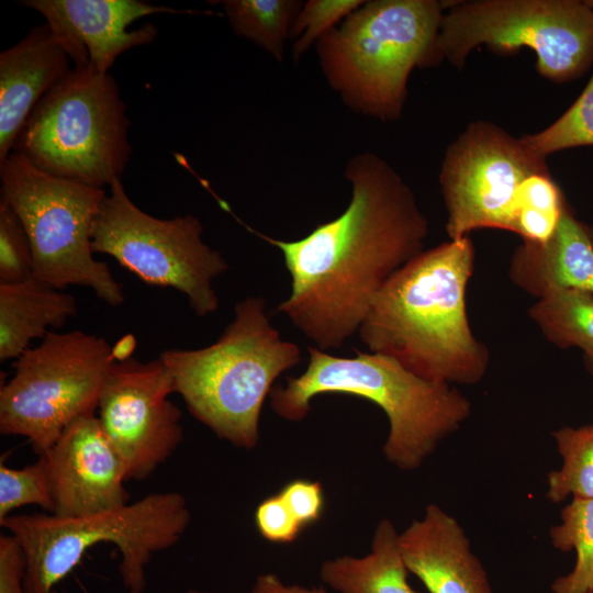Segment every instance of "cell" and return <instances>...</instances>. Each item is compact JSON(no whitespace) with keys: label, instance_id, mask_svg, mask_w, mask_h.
<instances>
[{"label":"cell","instance_id":"cell-36","mask_svg":"<svg viewBox=\"0 0 593 593\" xmlns=\"http://www.w3.org/2000/svg\"><path fill=\"white\" fill-rule=\"evenodd\" d=\"M589 230H590V234H591V237H592V240H593V225L589 226Z\"/></svg>","mask_w":593,"mask_h":593},{"label":"cell","instance_id":"cell-7","mask_svg":"<svg viewBox=\"0 0 593 593\" xmlns=\"http://www.w3.org/2000/svg\"><path fill=\"white\" fill-rule=\"evenodd\" d=\"M128 128L115 79L72 67L31 112L12 153L54 177L104 189L128 164Z\"/></svg>","mask_w":593,"mask_h":593},{"label":"cell","instance_id":"cell-2","mask_svg":"<svg viewBox=\"0 0 593 593\" xmlns=\"http://www.w3.org/2000/svg\"><path fill=\"white\" fill-rule=\"evenodd\" d=\"M475 250L469 236L423 250L384 284L359 336L371 353L433 382L472 385L484 377L488 347L472 332L467 288Z\"/></svg>","mask_w":593,"mask_h":593},{"label":"cell","instance_id":"cell-31","mask_svg":"<svg viewBox=\"0 0 593 593\" xmlns=\"http://www.w3.org/2000/svg\"><path fill=\"white\" fill-rule=\"evenodd\" d=\"M279 494L302 528L321 517L324 495L318 481L294 480L288 483Z\"/></svg>","mask_w":593,"mask_h":593},{"label":"cell","instance_id":"cell-6","mask_svg":"<svg viewBox=\"0 0 593 593\" xmlns=\"http://www.w3.org/2000/svg\"><path fill=\"white\" fill-rule=\"evenodd\" d=\"M191 519L178 492L148 494L122 507L80 517L53 514L9 515L0 525L20 542L25 556L26 593H58V583L101 542L114 544L127 593H143L154 553L175 546Z\"/></svg>","mask_w":593,"mask_h":593},{"label":"cell","instance_id":"cell-22","mask_svg":"<svg viewBox=\"0 0 593 593\" xmlns=\"http://www.w3.org/2000/svg\"><path fill=\"white\" fill-rule=\"evenodd\" d=\"M528 315L548 342L561 349L577 347L593 359V294L556 290L538 299Z\"/></svg>","mask_w":593,"mask_h":593},{"label":"cell","instance_id":"cell-21","mask_svg":"<svg viewBox=\"0 0 593 593\" xmlns=\"http://www.w3.org/2000/svg\"><path fill=\"white\" fill-rule=\"evenodd\" d=\"M232 31L282 63L294 20L303 4L300 0H223Z\"/></svg>","mask_w":593,"mask_h":593},{"label":"cell","instance_id":"cell-15","mask_svg":"<svg viewBox=\"0 0 593 593\" xmlns=\"http://www.w3.org/2000/svg\"><path fill=\"white\" fill-rule=\"evenodd\" d=\"M41 456L48 465L53 515L80 517L130 503L124 462L94 414L72 421Z\"/></svg>","mask_w":593,"mask_h":593},{"label":"cell","instance_id":"cell-26","mask_svg":"<svg viewBox=\"0 0 593 593\" xmlns=\"http://www.w3.org/2000/svg\"><path fill=\"white\" fill-rule=\"evenodd\" d=\"M27 504L38 505L51 514L54 511L48 465L44 456L22 469L0 466V519Z\"/></svg>","mask_w":593,"mask_h":593},{"label":"cell","instance_id":"cell-10","mask_svg":"<svg viewBox=\"0 0 593 593\" xmlns=\"http://www.w3.org/2000/svg\"><path fill=\"white\" fill-rule=\"evenodd\" d=\"M114 348L81 331L49 332L14 363L0 389V433L26 437L46 454L76 418L94 414Z\"/></svg>","mask_w":593,"mask_h":593},{"label":"cell","instance_id":"cell-16","mask_svg":"<svg viewBox=\"0 0 593 593\" xmlns=\"http://www.w3.org/2000/svg\"><path fill=\"white\" fill-rule=\"evenodd\" d=\"M399 548L407 571L429 593H493L466 530L437 504L399 534Z\"/></svg>","mask_w":593,"mask_h":593},{"label":"cell","instance_id":"cell-18","mask_svg":"<svg viewBox=\"0 0 593 593\" xmlns=\"http://www.w3.org/2000/svg\"><path fill=\"white\" fill-rule=\"evenodd\" d=\"M508 278L537 300L556 290L593 294V240L589 225L579 221L567 205L548 240H523L515 249Z\"/></svg>","mask_w":593,"mask_h":593},{"label":"cell","instance_id":"cell-23","mask_svg":"<svg viewBox=\"0 0 593 593\" xmlns=\"http://www.w3.org/2000/svg\"><path fill=\"white\" fill-rule=\"evenodd\" d=\"M553 548L575 552L572 570L557 578L551 593L593 592V497L572 499L560 513V522L550 527Z\"/></svg>","mask_w":593,"mask_h":593},{"label":"cell","instance_id":"cell-25","mask_svg":"<svg viewBox=\"0 0 593 593\" xmlns=\"http://www.w3.org/2000/svg\"><path fill=\"white\" fill-rule=\"evenodd\" d=\"M521 138L545 159L560 150L593 146V74L581 94L561 116L541 131Z\"/></svg>","mask_w":593,"mask_h":593},{"label":"cell","instance_id":"cell-20","mask_svg":"<svg viewBox=\"0 0 593 593\" xmlns=\"http://www.w3.org/2000/svg\"><path fill=\"white\" fill-rule=\"evenodd\" d=\"M393 523L382 518L363 557L342 556L322 563L323 583L338 593H417L407 581Z\"/></svg>","mask_w":593,"mask_h":593},{"label":"cell","instance_id":"cell-3","mask_svg":"<svg viewBox=\"0 0 593 593\" xmlns=\"http://www.w3.org/2000/svg\"><path fill=\"white\" fill-rule=\"evenodd\" d=\"M340 357L315 346L307 348L306 369L289 377L286 387L270 391L272 411L283 419L300 422L321 394H348L378 405L389 421L383 445L388 461L414 470L456 433L472 412L470 400L455 385L425 380L395 359L354 349Z\"/></svg>","mask_w":593,"mask_h":593},{"label":"cell","instance_id":"cell-9","mask_svg":"<svg viewBox=\"0 0 593 593\" xmlns=\"http://www.w3.org/2000/svg\"><path fill=\"white\" fill-rule=\"evenodd\" d=\"M481 45L499 53L529 48L540 76L572 81L593 65V8L579 0H471L445 8L439 63L461 69Z\"/></svg>","mask_w":593,"mask_h":593},{"label":"cell","instance_id":"cell-4","mask_svg":"<svg viewBox=\"0 0 593 593\" xmlns=\"http://www.w3.org/2000/svg\"><path fill=\"white\" fill-rule=\"evenodd\" d=\"M159 358L195 419L235 447L253 449L266 398L302 355L271 324L265 299L250 295L235 305L232 321L213 344L167 349Z\"/></svg>","mask_w":593,"mask_h":593},{"label":"cell","instance_id":"cell-12","mask_svg":"<svg viewBox=\"0 0 593 593\" xmlns=\"http://www.w3.org/2000/svg\"><path fill=\"white\" fill-rule=\"evenodd\" d=\"M548 171L521 137L490 121L471 122L447 147L438 176L449 239L481 228L513 232L521 184Z\"/></svg>","mask_w":593,"mask_h":593},{"label":"cell","instance_id":"cell-17","mask_svg":"<svg viewBox=\"0 0 593 593\" xmlns=\"http://www.w3.org/2000/svg\"><path fill=\"white\" fill-rule=\"evenodd\" d=\"M64 46L44 23L0 54V161L41 99L72 68Z\"/></svg>","mask_w":593,"mask_h":593},{"label":"cell","instance_id":"cell-14","mask_svg":"<svg viewBox=\"0 0 593 593\" xmlns=\"http://www.w3.org/2000/svg\"><path fill=\"white\" fill-rule=\"evenodd\" d=\"M20 3L43 15L74 67L89 66L103 74H109L124 52L156 40L158 31L150 23L128 30L134 21L152 14L200 13L141 0H25Z\"/></svg>","mask_w":593,"mask_h":593},{"label":"cell","instance_id":"cell-32","mask_svg":"<svg viewBox=\"0 0 593 593\" xmlns=\"http://www.w3.org/2000/svg\"><path fill=\"white\" fill-rule=\"evenodd\" d=\"M25 556L11 534L0 536V593H26L24 588Z\"/></svg>","mask_w":593,"mask_h":593},{"label":"cell","instance_id":"cell-34","mask_svg":"<svg viewBox=\"0 0 593 593\" xmlns=\"http://www.w3.org/2000/svg\"><path fill=\"white\" fill-rule=\"evenodd\" d=\"M584 365L590 374L593 378V359L584 358Z\"/></svg>","mask_w":593,"mask_h":593},{"label":"cell","instance_id":"cell-27","mask_svg":"<svg viewBox=\"0 0 593 593\" xmlns=\"http://www.w3.org/2000/svg\"><path fill=\"white\" fill-rule=\"evenodd\" d=\"M365 0H307L292 26L291 57L298 63L331 30L339 25Z\"/></svg>","mask_w":593,"mask_h":593},{"label":"cell","instance_id":"cell-29","mask_svg":"<svg viewBox=\"0 0 593 593\" xmlns=\"http://www.w3.org/2000/svg\"><path fill=\"white\" fill-rule=\"evenodd\" d=\"M255 522L260 535L272 542H291L302 529L280 494L258 505Z\"/></svg>","mask_w":593,"mask_h":593},{"label":"cell","instance_id":"cell-33","mask_svg":"<svg viewBox=\"0 0 593 593\" xmlns=\"http://www.w3.org/2000/svg\"><path fill=\"white\" fill-rule=\"evenodd\" d=\"M250 593H327L323 588H306L299 584H286L272 573L257 578Z\"/></svg>","mask_w":593,"mask_h":593},{"label":"cell","instance_id":"cell-24","mask_svg":"<svg viewBox=\"0 0 593 593\" xmlns=\"http://www.w3.org/2000/svg\"><path fill=\"white\" fill-rule=\"evenodd\" d=\"M562 459L560 469L547 475L546 497L552 503L593 497V424L564 426L552 432Z\"/></svg>","mask_w":593,"mask_h":593},{"label":"cell","instance_id":"cell-5","mask_svg":"<svg viewBox=\"0 0 593 593\" xmlns=\"http://www.w3.org/2000/svg\"><path fill=\"white\" fill-rule=\"evenodd\" d=\"M444 11L437 0L365 1L314 46L327 85L356 114L400 120L412 71L440 65Z\"/></svg>","mask_w":593,"mask_h":593},{"label":"cell","instance_id":"cell-11","mask_svg":"<svg viewBox=\"0 0 593 593\" xmlns=\"http://www.w3.org/2000/svg\"><path fill=\"white\" fill-rule=\"evenodd\" d=\"M202 235L203 225L195 215L155 217L141 210L116 179L96 217L91 247L93 253L113 257L144 282L181 292L203 317L219 309L213 281L230 267Z\"/></svg>","mask_w":593,"mask_h":593},{"label":"cell","instance_id":"cell-19","mask_svg":"<svg viewBox=\"0 0 593 593\" xmlns=\"http://www.w3.org/2000/svg\"><path fill=\"white\" fill-rule=\"evenodd\" d=\"M77 310L71 294L35 277L0 283V360L18 359L31 340L61 327Z\"/></svg>","mask_w":593,"mask_h":593},{"label":"cell","instance_id":"cell-8","mask_svg":"<svg viewBox=\"0 0 593 593\" xmlns=\"http://www.w3.org/2000/svg\"><path fill=\"white\" fill-rule=\"evenodd\" d=\"M1 200L18 214L33 253V277L56 289L90 288L112 306L124 301L109 266L93 257L96 217L104 189L54 177L18 153L0 161Z\"/></svg>","mask_w":593,"mask_h":593},{"label":"cell","instance_id":"cell-30","mask_svg":"<svg viewBox=\"0 0 593 593\" xmlns=\"http://www.w3.org/2000/svg\"><path fill=\"white\" fill-rule=\"evenodd\" d=\"M567 205L563 193L551 177L550 171L537 172L527 177L521 184L516 211L518 209H532L553 215H562Z\"/></svg>","mask_w":593,"mask_h":593},{"label":"cell","instance_id":"cell-37","mask_svg":"<svg viewBox=\"0 0 593 593\" xmlns=\"http://www.w3.org/2000/svg\"><path fill=\"white\" fill-rule=\"evenodd\" d=\"M593 593V592H592Z\"/></svg>","mask_w":593,"mask_h":593},{"label":"cell","instance_id":"cell-13","mask_svg":"<svg viewBox=\"0 0 593 593\" xmlns=\"http://www.w3.org/2000/svg\"><path fill=\"white\" fill-rule=\"evenodd\" d=\"M171 393L174 380L159 357L147 362L130 357L111 366L98 418L127 480L148 478L181 444V412L169 400Z\"/></svg>","mask_w":593,"mask_h":593},{"label":"cell","instance_id":"cell-35","mask_svg":"<svg viewBox=\"0 0 593 593\" xmlns=\"http://www.w3.org/2000/svg\"><path fill=\"white\" fill-rule=\"evenodd\" d=\"M187 593H209V592L200 591V590H195V589H190Z\"/></svg>","mask_w":593,"mask_h":593},{"label":"cell","instance_id":"cell-1","mask_svg":"<svg viewBox=\"0 0 593 593\" xmlns=\"http://www.w3.org/2000/svg\"><path fill=\"white\" fill-rule=\"evenodd\" d=\"M344 176L351 198L337 217L295 240L253 231L281 251L291 277L277 312L326 351L359 333L378 293L424 250L429 232L414 192L381 156L355 154Z\"/></svg>","mask_w":593,"mask_h":593},{"label":"cell","instance_id":"cell-28","mask_svg":"<svg viewBox=\"0 0 593 593\" xmlns=\"http://www.w3.org/2000/svg\"><path fill=\"white\" fill-rule=\"evenodd\" d=\"M33 277V253L23 223L0 200V283H18Z\"/></svg>","mask_w":593,"mask_h":593}]
</instances>
